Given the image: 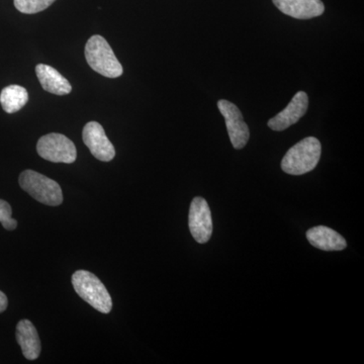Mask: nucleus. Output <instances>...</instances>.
I'll use <instances>...</instances> for the list:
<instances>
[{
	"mask_svg": "<svg viewBox=\"0 0 364 364\" xmlns=\"http://www.w3.org/2000/svg\"><path fill=\"white\" fill-rule=\"evenodd\" d=\"M309 107V97L305 91H299L286 109L268 121V127L273 131L282 132L298 123L305 116Z\"/></svg>",
	"mask_w": 364,
	"mask_h": 364,
	"instance_id": "obj_9",
	"label": "nucleus"
},
{
	"mask_svg": "<svg viewBox=\"0 0 364 364\" xmlns=\"http://www.w3.org/2000/svg\"><path fill=\"white\" fill-rule=\"evenodd\" d=\"M18 182L21 188L38 202L50 207H57L63 203V193L58 182L39 172L25 170L21 172Z\"/></svg>",
	"mask_w": 364,
	"mask_h": 364,
	"instance_id": "obj_4",
	"label": "nucleus"
},
{
	"mask_svg": "<svg viewBox=\"0 0 364 364\" xmlns=\"http://www.w3.org/2000/svg\"><path fill=\"white\" fill-rule=\"evenodd\" d=\"M28 102V91L21 85L6 86L0 93V104L7 114H14L21 111Z\"/></svg>",
	"mask_w": 364,
	"mask_h": 364,
	"instance_id": "obj_14",
	"label": "nucleus"
},
{
	"mask_svg": "<svg viewBox=\"0 0 364 364\" xmlns=\"http://www.w3.org/2000/svg\"><path fill=\"white\" fill-rule=\"evenodd\" d=\"M38 154L53 163L71 164L77 158V151L70 139L58 133L48 134L38 141Z\"/></svg>",
	"mask_w": 364,
	"mask_h": 364,
	"instance_id": "obj_5",
	"label": "nucleus"
},
{
	"mask_svg": "<svg viewBox=\"0 0 364 364\" xmlns=\"http://www.w3.org/2000/svg\"><path fill=\"white\" fill-rule=\"evenodd\" d=\"M306 239L311 245L324 251H341L346 248V240L331 228L314 227L306 232Z\"/></svg>",
	"mask_w": 364,
	"mask_h": 364,
	"instance_id": "obj_12",
	"label": "nucleus"
},
{
	"mask_svg": "<svg viewBox=\"0 0 364 364\" xmlns=\"http://www.w3.org/2000/svg\"><path fill=\"white\" fill-rule=\"evenodd\" d=\"M7 306H9V299H7L6 294L0 291V314L6 310Z\"/></svg>",
	"mask_w": 364,
	"mask_h": 364,
	"instance_id": "obj_17",
	"label": "nucleus"
},
{
	"mask_svg": "<svg viewBox=\"0 0 364 364\" xmlns=\"http://www.w3.org/2000/svg\"><path fill=\"white\" fill-rule=\"evenodd\" d=\"M85 58L92 70L107 78H117L124 69L104 37L92 36L85 46Z\"/></svg>",
	"mask_w": 364,
	"mask_h": 364,
	"instance_id": "obj_2",
	"label": "nucleus"
},
{
	"mask_svg": "<svg viewBox=\"0 0 364 364\" xmlns=\"http://www.w3.org/2000/svg\"><path fill=\"white\" fill-rule=\"evenodd\" d=\"M36 74L41 85L48 92L56 95H66L71 92L72 86L69 81L53 67L46 64H38L36 67Z\"/></svg>",
	"mask_w": 364,
	"mask_h": 364,
	"instance_id": "obj_13",
	"label": "nucleus"
},
{
	"mask_svg": "<svg viewBox=\"0 0 364 364\" xmlns=\"http://www.w3.org/2000/svg\"><path fill=\"white\" fill-rule=\"evenodd\" d=\"M282 14L296 20H310L322 16L325 6L321 0H272Z\"/></svg>",
	"mask_w": 364,
	"mask_h": 364,
	"instance_id": "obj_10",
	"label": "nucleus"
},
{
	"mask_svg": "<svg viewBox=\"0 0 364 364\" xmlns=\"http://www.w3.org/2000/svg\"><path fill=\"white\" fill-rule=\"evenodd\" d=\"M188 226L193 239L198 243L210 241L213 234L212 212L205 198L196 196L189 208Z\"/></svg>",
	"mask_w": 364,
	"mask_h": 364,
	"instance_id": "obj_7",
	"label": "nucleus"
},
{
	"mask_svg": "<svg viewBox=\"0 0 364 364\" xmlns=\"http://www.w3.org/2000/svg\"><path fill=\"white\" fill-rule=\"evenodd\" d=\"M16 336L23 356L28 360H36L39 358L42 345L37 329L30 320H21L18 322Z\"/></svg>",
	"mask_w": 364,
	"mask_h": 364,
	"instance_id": "obj_11",
	"label": "nucleus"
},
{
	"mask_svg": "<svg viewBox=\"0 0 364 364\" xmlns=\"http://www.w3.org/2000/svg\"><path fill=\"white\" fill-rule=\"evenodd\" d=\"M14 6L21 13L33 14L41 13L51 6L56 0H14Z\"/></svg>",
	"mask_w": 364,
	"mask_h": 364,
	"instance_id": "obj_15",
	"label": "nucleus"
},
{
	"mask_svg": "<svg viewBox=\"0 0 364 364\" xmlns=\"http://www.w3.org/2000/svg\"><path fill=\"white\" fill-rule=\"evenodd\" d=\"M13 210L6 200H0V223L7 231H14L18 227V222L13 219Z\"/></svg>",
	"mask_w": 364,
	"mask_h": 364,
	"instance_id": "obj_16",
	"label": "nucleus"
},
{
	"mask_svg": "<svg viewBox=\"0 0 364 364\" xmlns=\"http://www.w3.org/2000/svg\"><path fill=\"white\" fill-rule=\"evenodd\" d=\"M82 139L91 154L100 161L109 162L116 156L114 145L105 135L102 124L97 122H90L85 124Z\"/></svg>",
	"mask_w": 364,
	"mask_h": 364,
	"instance_id": "obj_8",
	"label": "nucleus"
},
{
	"mask_svg": "<svg viewBox=\"0 0 364 364\" xmlns=\"http://www.w3.org/2000/svg\"><path fill=\"white\" fill-rule=\"evenodd\" d=\"M322 146L315 136H308L287 151L282 169L291 176H303L316 168L320 161Z\"/></svg>",
	"mask_w": 364,
	"mask_h": 364,
	"instance_id": "obj_1",
	"label": "nucleus"
},
{
	"mask_svg": "<svg viewBox=\"0 0 364 364\" xmlns=\"http://www.w3.org/2000/svg\"><path fill=\"white\" fill-rule=\"evenodd\" d=\"M72 284L78 296L98 312L111 313L112 299L97 275L86 270H77L72 275Z\"/></svg>",
	"mask_w": 364,
	"mask_h": 364,
	"instance_id": "obj_3",
	"label": "nucleus"
},
{
	"mask_svg": "<svg viewBox=\"0 0 364 364\" xmlns=\"http://www.w3.org/2000/svg\"><path fill=\"white\" fill-rule=\"evenodd\" d=\"M218 107L226 122L228 134L235 149L240 150L245 147L250 138V132L239 107L226 100H219Z\"/></svg>",
	"mask_w": 364,
	"mask_h": 364,
	"instance_id": "obj_6",
	"label": "nucleus"
}]
</instances>
